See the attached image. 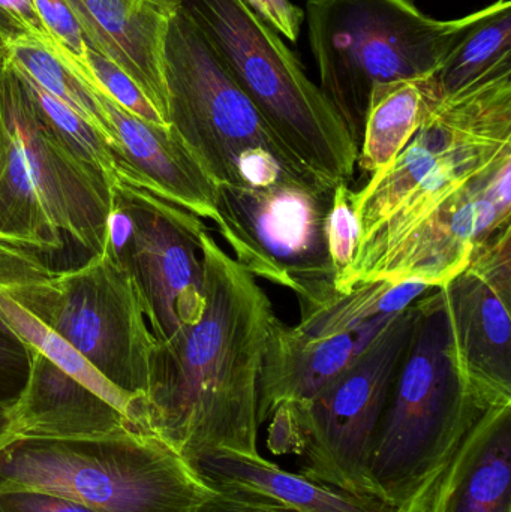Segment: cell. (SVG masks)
Instances as JSON below:
<instances>
[{"label": "cell", "instance_id": "1", "mask_svg": "<svg viewBox=\"0 0 511 512\" xmlns=\"http://www.w3.org/2000/svg\"><path fill=\"white\" fill-rule=\"evenodd\" d=\"M200 319L165 343L155 340L149 384L135 427L197 466L222 454L257 457L264 355L276 316L251 273L203 236Z\"/></svg>", "mask_w": 511, "mask_h": 512}, {"label": "cell", "instance_id": "2", "mask_svg": "<svg viewBox=\"0 0 511 512\" xmlns=\"http://www.w3.org/2000/svg\"><path fill=\"white\" fill-rule=\"evenodd\" d=\"M510 152L511 66L444 95L401 153L354 191L360 237L338 292L350 291L417 225L464 197Z\"/></svg>", "mask_w": 511, "mask_h": 512}, {"label": "cell", "instance_id": "3", "mask_svg": "<svg viewBox=\"0 0 511 512\" xmlns=\"http://www.w3.org/2000/svg\"><path fill=\"white\" fill-rule=\"evenodd\" d=\"M407 355L378 423L369 459L372 498L423 512L452 457L486 412L511 397L480 388L456 351L440 286L416 301Z\"/></svg>", "mask_w": 511, "mask_h": 512}, {"label": "cell", "instance_id": "4", "mask_svg": "<svg viewBox=\"0 0 511 512\" xmlns=\"http://www.w3.org/2000/svg\"><path fill=\"white\" fill-rule=\"evenodd\" d=\"M168 125L215 186L332 189L279 141L180 9L165 50Z\"/></svg>", "mask_w": 511, "mask_h": 512}, {"label": "cell", "instance_id": "5", "mask_svg": "<svg viewBox=\"0 0 511 512\" xmlns=\"http://www.w3.org/2000/svg\"><path fill=\"white\" fill-rule=\"evenodd\" d=\"M273 134L315 176L348 183L359 147L299 56L245 0H177Z\"/></svg>", "mask_w": 511, "mask_h": 512}, {"label": "cell", "instance_id": "6", "mask_svg": "<svg viewBox=\"0 0 511 512\" xmlns=\"http://www.w3.org/2000/svg\"><path fill=\"white\" fill-rule=\"evenodd\" d=\"M491 5L438 20L413 0H308L305 20L320 89L360 149L375 84L432 75Z\"/></svg>", "mask_w": 511, "mask_h": 512}, {"label": "cell", "instance_id": "7", "mask_svg": "<svg viewBox=\"0 0 511 512\" xmlns=\"http://www.w3.org/2000/svg\"><path fill=\"white\" fill-rule=\"evenodd\" d=\"M38 490L98 512H191L216 489L176 450L143 432L15 438L0 450V492Z\"/></svg>", "mask_w": 511, "mask_h": 512}, {"label": "cell", "instance_id": "8", "mask_svg": "<svg viewBox=\"0 0 511 512\" xmlns=\"http://www.w3.org/2000/svg\"><path fill=\"white\" fill-rule=\"evenodd\" d=\"M0 292L66 340L140 409L155 337L131 279L107 252L77 267L54 268L0 245Z\"/></svg>", "mask_w": 511, "mask_h": 512}, {"label": "cell", "instance_id": "9", "mask_svg": "<svg viewBox=\"0 0 511 512\" xmlns=\"http://www.w3.org/2000/svg\"><path fill=\"white\" fill-rule=\"evenodd\" d=\"M417 304L396 313L359 358L303 405H281L305 453L299 474L306 478L372 498L369 459L378 423L393 382L407 355ZM380 501V499H378Z\"/></svg>", "mask_w": 511, "mask_h": 512}, {"label": "cell", "instance_id": "10", "mask_svg": "<svg viewBox=\"0 0 511 512\" xmlns=\"http://www.w3.org/2000/svg\"><path fill=\"white\" fill-rule=\"evenodd\" d=\"M332 200L333 188L216 186L213 224L234 261L252 276L290 289L305 316L339 294L327 243Z\"/></svg>", "mask_w": 511, "mask_h": 512}, {"label": "cell", "instance_id": "11", "mask_svg": "<svg viewBox=\"0 0 511 512\" xmlns=\"http://www.w3.org/2000/svg\"><path fill=\"white\" fill-rule=\"evenodd\" d=\"M207 231L197 215L144 189L123 182L111 189L105 252L131 279L158 343L200 319Z\"/></svg>", "mask_w": 511, "mask_h": 512}, {"label": "cell", "instance_id": "12", "mask_svg": "<svg viewBox=\"0 0 511 512\" xmlns=\"http://www.w3.org/2000/svg\"><path fill=\"white\" fill-rule=\"evenodd\" d=\"M0 116L23 153L33 192L72 265L105 254L113 186L87 170L45 126L8 57L0 66Z\"/></svg>", "mask_w": 511, "mask_h": 512}, {"label": "cell", "instance_id": "13", "mask_svg": "<svg viewBox=\"0 0 511 512\" xmlns=\"http://www.w3.org/2000/svg\"><path fill=\"white\" fill-rule=\"evenodd\" d=\"M459 360L483 390L511 397V228L440 286Z\"/></svg>", "mask_w": 511, "mask_h": 512}, {"label": "cell", "instance_id": "14", "mask_svg": "<svg viewBox=\"0 0 511 512\" xmlns=\"http://www.w3.org/2000/svg\"><path fill=\"white\" fill-rule=\"evenodd\" d=\"M92 90L110 125V149L120 182L215 222L216 186L171 126L140 119Z\"/></svg>", "mask_w": 511, "mask_h": 512}, {"label": "cell", "instance_id": "15", "mask_svg": "<svg viewBox=\"0 0 511 512\" xmlns=\"http://www.w3.org/2000/svg\"><path fill=\"white\" fill-rule=\"evenodd\" d=\"M87 47L119 66L168 123L165 50L177 0H66Z\"/></svg>", "mask_w": 511, "mask_h": 512}, {"label": "cell", "instance_id": "16", "mask_svg": "<svg viewBox=\"0 0 511 512\" xmlns=\"http://www.w3.org/2000/svg\"><path fill=\"white\" fill-rule=\"evenodd\" d=\"M393 316L321 339L305 336L299 328L276 319L261 369L260 424L269 421L281 405H303L314 399L362 355Z\"/></svg>", "mask_w": 511, "mask_h": 512}, {"label": "cell", "instance_id": "17", "mask_svg": "<svg viewBox=\"0 0 511 512\" xmlns=\"http://www.w3.org/2000/svg\"><path fill=\"white\" fill-rule=\"evenodd\" d=\"M15 409L17 438L84 439L138 432L104 397L33 351L29 381Z\"/></svg>", "mask_w": 511, "mask_h": 512}, {"label": "cell", "instance_id": "18", "mask_svg": "<svg viewBox=\"0 0 511 512\" xmlns=\"http://www.w3.org/2000/svg\"><path fill=\"white\" fill-rule=\"evenodd\" d=\"M423 512H511V403L486 412Z\"/></svg>", "mask_w": 511, "mask_h": 512}, {"label": "cell", "instance_id": "19", "mask_svg": "<svg viewBox=\"0 0 511 512\" xmlns=\"http://www.w3.org/2000/svg\"><path fill=\"white\" fill-rule=\"evenodd\" d=\"M197 468L215 489L255 496L294 512H401L378 499L284 471L263 456L222 454L204 459Z\"/></svg>", "mask_w": 511, "mask_h": 512}, {"label": "cell", "instance_id": "20", "mask_svg": "<svg viewBox=\"0 0 511 512\" xmlns=\"http://www.w3.org/2000/svg\"><path fill=\"white\" fill-rule=\"evenodd\" d=\"M443 96L435 74L375 84L357 158L360 168L371 176L386 168Z\"/></svg>", "mask_w": 511, "mask_h": 512}, {"label": "cell", "instance_id": "21", "mask_svg": "<svg viewBox=\"0 0 511 512\" xmlns=\"http://www.w3.org/2000/svg\"><path fill=\"white\" fill-rule=\"evenodd\" d=\"M432 288L435 286L420 282L359 283L344 294L339 292L315 312L300 316L296 327L305 336L315 339L350 333L402 312Z\"/></svg>", "mask_w": 511, "mask_h": 512}, {"label": "cell", "instance_id": "22", "mask_svg": "<svg viewBox=\"0 0 511 512\" xmlns=\"http://www.w3.org/2000/svg\"><path fill=\"white\" fill-rule=\"evenodd\" d=\"M511 66V3L497 0L435 72L444 95Z\"/></svg>", "mask_w": 511, "mask_h": 512}, {"label": "cell", "instance_id": "23", "mask_svg": "<svg viewBox=\"0 0 511 512\" xmlns=\"http://www.w3.org/2000/svg\"><path fill=\"white\" fill-rule=\"evenodd\" d=\"M0 318L33 349L41 352L51 363L104 397L111 405L119 408L135 427L138 402L111 385L86 358L81 357L62 337L45 327L29 312L18 306L11 298L0 292ZM137 430V429H135Z\"/></svg>", "mask_w": 511, "mask_h": 512}, {"label": "cell", "instance_id": "24", "mask_svg": "<svg viewBox=\"0 0 511 512\" xmlns=\"http://www.w3.org/2000/svg\"><path fill=\"white\" fill-rule=\"evenodd\" d=\"M17 75L36 113L59 143L87 170L107 180L111 186L120 183L119 171L107 138L68 105L36 86L20 72Z\"/></svg>", "mask_w": 511, "mask_h": 512}, {"label": "cell", "instance_id": "25", "mask_svg": "<svg viewBox=\"0 0 511 512\" xmlns=\"http://www.w3.org/2000/svg\"><path fill=\"white\" fill-rule=\"evenodd\" d=\"M6 57L15 71L80 114L111 144L110 125L95 93L50 50L36 42H17L6 47Z\"/></svg>", "mask_w": 511, "mask_h": 512}, {"label": "cell", "instance_id": "26", "mask_svg": "<svg viewBox=\"0 0 511 512\" xmlns=\"http://www.w3.org/2000/svg\"><path fill=\"white\" fill-rule=\"evenodd\" d=\"M87 66L90 72V84L92 89H98L105 96L116 102L123 110L129 111L134 116L156 125L170 126L161 114L158 113L152 102L144 96L140 87L107 57L99 54L93 48L86 50Z\"/></svg>", "mask_w": 511, "mask_h": 512}, {"label": "cell", "instance_id": "27", "mask_svg": "<svg viewBox=\"0 0 511 512\" xmlns=\"http://www.w3.org/2000/svg\"><path fill=\"white\" fill-rule=\"evenodd\" d=\"M33 2H35L45 27L56 42L57 59L65 63L80 80L89 86L87 45L68 3L66 0H33Z\"/></svg>", "mask_w": 511, "mask_h": 512}, {"label": "cell", "instance_id": "28", "mask_svg": "<svg viewBox=\"0 0 511 512\" xmlns=\"http://www.w3.org/2000/svg\"><path fill=\"white\" fill-rule=\"evenodd\" d=\"M353 195L354 191L348 183H338L333 188L332 207L327 218V243L335 268L336 283L353 264L354 252L359 243L360 225L354 209Z\"/></svg>", "mask_w": 511, "mask_h": 512}, {"label": "cell", "instance_id": "29", "mask_svg": "<svg viewBox=\"0 0 511 512\" xmlns=\"http://www.w3.org/2000/svg\"><path fill=\"white\" fill-rule=\"evenodd\" d=\"M33 349L0 318V406H15L29 381Z\"/></svg>", "mask_w": 511, "mask_h": 512}, {"label": "cell", "instance_id": "30", "mask_svg": "<svg viewBox=\"0 0 511 512\" xmlns=\"http://www.w3.org/2000/svg\"><path fill=\"white\" fill-rule=\"evenodd\" d=\"M0 41L8 45L36 42L57 57V45L33 0H0Z\"/></svg>", "mask_w": 511, "mask_h": 512}, {"label": "cell", "instance_id": "31", "mask_svg": "<svg viewBox=\"0 0 511 512\" xmlns=\"http://www.w3.org/2000/svg\"><path fill=\"white\" fill-rule=\"evenodd\" d=\"M0 512H98L71 499L38 490L0 492Z\"/></svg>", "mask_w": 511, "mask_h": 512}, {"label": "cell", "instance_id": "32", "mask_svg": "<svg viewBox=\"0 0 511 512\" xmlns=\"http://www.w3.org/2000/svg\"><path fill=\"white\" fill-rule=\"evenodd\" d=\"M249 8L291 44L299 41L305 14L290 0H245Z\"/></svg>", "mask_w": 511, "mask_h": 512}, {"label": "cell", "instance_id": "33", "mask_svg": "<svg viewBox=\"0 0 511 512\" xmlns=\"http://www.w3.org/2000/svg\"><path fill=\"white\" fill-rule=\"evenodd\" d=\"M191 512H294L275 502L264 501L255 496L230 490L216 489L215 495L210 496L203 504Z\"/></svg>", "mask_w": 511, "mask_h": 512}, {"label": "cell", "instance_id": "34", "mask_svg": "<svg viewBox=\"0 0 511 512\" xmlns=\"http://www.w3.org/2000/svg\"><path fill=\"white\" fill-rule=\"evenodd\" d=\"M17 438L14 406H0V450Z\"/></svg>", "mask_w": 511, "mask_h": 512}, {"label": "cell", "instance_id": "35", "mask_svg": "<svg viewBox=\"0 0 511 512\" xmlns=\"http://www.w3.org/2000/svg\"><path fill=\"white\" fill-rule=\"evenodd\" d=\"M6 60V47L2 41H0V65Z\"/></svg>", "mask_w": 511, "mask_h": 512}, {"label": "cell", "instance_id": "36", "mask_svg": "<svg viewBox=\"0 0 511 512\" xmlns=\"http://www.w3.org/2000/svg\"><path fill=\"white\" fill-rule=\"evenodd\" d=\"M3 146V125H2V116H0V153H2Z\"/></svg>", "mask_w": 511, "mask_h": 512}, {"label": "cell", "instance_id": "37", "mask_svg": "<svg viewBox=\"0 0 511 512\" xmlns=\"http://www.w3.org/2000/svg\"><path fill=\"white\" fill-rule=\"evenodd\" d=\"M3 63H5V62H3ZM3 63H2V65H3ZM2 65H0V66H2Z\"/></svg>", "mask_w": 511, "mask_h": 512}]
</instances>
